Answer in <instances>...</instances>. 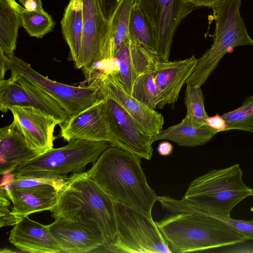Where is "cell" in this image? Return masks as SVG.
Here are the masks:
<instances>
[{
  "instance_id": "1",
  "label": "cell",
  "mask_w": 253,
  "mask_h": 253,
  "mask_svg": "<svg viewBox=\"0 0 253 253\" xmlns=\"http://www.w3.org/2000/svg\"><path fill=\"white\" fill-rule=\"evenodd\" d=\"M164 209L172 213L156 222L171 253L204 251L232 246L247 239L223 219L158 196Z\"/></svg>"
},
{
  "instance_id": "2",
  "label": "cell",
  "mask_w": 253,
  "mask_h": 253,
  "mask_svg": "<svg viewBox=\"0 0 253 253\" xmlns=\"http://www.w3.org/2000/svg\"><path fill=\"white\" fill-rule=\"evenodd\" d=\"M138 157L110 146L86 171L114 202L134 209L153 219L158 196L147 183Z\"/></svg>"
},
{
  "instance_id": "3",
  "label": "cell",
  "mask_w": 253,
  "mask_h": 253,
  "mask_svg": "<svg viewBox=\"0 0 253 253\" xmlns=\"http://www.w3.org/2000/svg\"><path fill=\"white\" fill-rule=\"evenodd\" d=\"M55 219L90 218L101 230L107 248L117 234L115 202L86 172L73 173L59 191L58 200L50 211Z\"/></svg>"
},
{
  "instance_id": "4",
  "label": "cell",
  "mask_w": 253,
  "mask_h": 253,
  "mask_svg": "<svg viewBox=\"0 0 253 253\" xmlns=\"http://www.w3.org/2000/svg\"><path fill=\"white\" fill-rule=\"evenodd\" d=\"M243 170L238 164L212 169L193 180L180 204L217 217H230L233 208L252 195V189L242 179Z\"/></svg>"
},
{
  "instance_id": "5",
  "label": "cell",
  "mask_w": 253,
  "mask_h": 253,
  "mask_svg": "<svg viewBox=\"0 0 253 253\" xmlns=\"http://www.w3.org/2000/svg\"><path fill=\"white\" fill-rule=\"evenodd\" d=\"M241 1L221 0L211 7L215 21L213 43L198 59L195 70L186 84L201 87L230 49L239 46L253 45V39L248 33L240 13Z\"/></svg>"
},
{
  "instance_id": "6",
  "label": "cell",
  "mask_w": 253,
  "mask_h": 253,
  "mask_svg": "<svg viewBox=\"0 0 253 253\" xmlns=\"http://www.w3.org/2000/svg\"><path fill=\"white\" fill-rule=\"evenodd\" d=\"M115 209L117 234L106 250L121 253H171L153 219L116 202Z\"/></svg>"
},
{
  "instance_id": "7",
  "label": "cell",
  "mask_w": 253,
  "mask_h": 253,
  "mask_svg": "<svg viewBox=\"0 0 253 253\" xmlns=\"http://www.w3.org/2000/svg\"><path fill=\"white\" fill-rule=\"evenodd\" d=\"M111 146L108 141L74 139L64 146L52 148L18 167L14 171L44 170L60 174L84 172Z\"/></svg>"
},
{
  "instance_id": "8",
  "label": "cell",
  "mask_w": 253,
  "mask_h": 253,
  "mask_svg": "<svg viewBox=\"0 0 253 253\" xmlns=\"http://www.w3.org/2000/svg\"><path fill=\"white\" fill-rule=\"evenodd\" d=\"M6 62L8 70L28 79L56 101L69 116L84 110L101 97L97 87L93 84L76 86L51 80L14 54L6 55Z\"/></svg>"
},
{
  "instance_id": "9",
  "label": "cell",
  "mask_w": 253,
  "mask_h": 253,
  "mask_svg": "<svg viewBox=\"0 0 253 253\" xmlns=\"http://www.w3.org/2000/svg\"><path fill=\"white\" fill-rule=\"evenodd\" d=\"M136 0L152 27L159 57L162 61H169L177 28L196 7L186 0Z\"/></svg>"
},
{
  "instance_id": "10",
  "label": "cell",
  "mask_w": 253,
  "mask_h": 253,
  "mask_svg": "<svg viewBox=\"0 0 253 253\" xmlns=\"http://www.w3.org/2000/svg\"><path fill=\"white\" fill-rule=\"evenodd\" d=\"M84 26L80 56L76 68L85 69L102 60L114 58L109 22L98 0H82Z\"/></svg>"
},
{
  "instance_id": "11",
  "label": "cell",
  "mask_w": 253,
  "mask_h": 253,
  "mask_svg": "<svg viewBox=\"0 0 253 253\" xmlns=\"http://www.w3.org/2000/svg\"><path fill=\"white\" fill-rule=\"evenodd\" d=\"M87 80L88 84L97 87L101 97H108L117 102L148 135L152 137L163 129V115L134 97L113 72L96 73Z\"/></svg>"
},
{
  "instance_id": "12",
  "label": "cell",
  "mask_w": 253,
  "mask_h": 253,
  "mask_svg": "<svg viewBox=\"0 0 253 253\" xmlns=\"http://www.w3.org/2000/svg\"><path fill=\"white\" fill-rule=\"evenodd\" d=\"M10 77L0 80V110L6 113L14 105L31 106L63 123L70 116L58 103L24 77L10 72Z\"/></svg>"
},
{
  "instance_id": "13",
  "label": "cell",
  "mask_w": 253,
  "mask_h": 253,
  "mask_svg": "<svg viewBox=\"0 0 253 253\" xmlns=\"http://www.w3.org/2000/svg\"><path fill=\"white\" fill-rule=\"evenodd\" d=\"M48 227L62 252L86 253L105 245L101 230L90 218L59 217Z\"/></svg>"
},
{
  "instance_id": "14",
  "label": "cell",
  "mask_w": 253,
  "mask_h": 253,
  "mask_svg": "<svg viewBox=\"0 0 253 253\" xmlns=\"http://www.w3.org/2000/svg\"><path fill=\"white\" fill-rule=\"evenodd\" d=\"M9 111L31 149L41 155L53 148L54 128L60 125L56 119L31 106L14 105Z\"/></svg>"
},
{
  "instance_id": "15",
  "label": "cell",
  "mask_w": 253,
  "mask_h": 253,
  "mask_svg": "<svg viewBox=\"0 0 253 253\" xmlns=\"http://www.w3.org/2000/svg\"><path fill=\"white\" fill-rule=\"evenodd\" d=\"M117 71H113L126 89L130 94L136 78L155 69L161 60L153 52L130 38L126 40L115 55Z\"/></svg>"
},
{
  "instance_id": "16",
  "label": "cell",
  "mask_w": 253,
  "mask_h": 253,
  "mask_svg": "<svg viewBox=\"0 0 253 253\" xmlns=\"http://www.w3.org/2000/svg\"><path fill=\"white\" fill-rule=\"evenodd\" d=\"M100 97L90 106L70 116L60 126V137L69 142L74 139L108 141L109 135Z\"/></svg>"
},
{
  "instance_id": "17",
  "label": "cell",
  "mask_w": 253,
  "mask_h": 253,
  "mask_svg": "<svg viewBox=\"0 0 253 253\" xmlns=\"http://www.w3.org/2000/svg\"><path fill=\"white\" fill-rule=\"evenodd\" d=\"M197 62L194 55L182 60L160 61L154 75L159 97L157 108L162 109L166 105L177 102L183 85L194 72Z\"/></svg>"
},
{
  "instance_id": "18",
  "label": "cell",
  "mask_w": 253,
  "mask_h": 253,
  "mask_svg": "<svg viewBox=\"0 0 253 253\" xmlns=\"http://www.w3.org/2000/svg\"><path fill=\"white\" fill-rule=\"evenodd\" d=\"M103 98L121 135L124 150L140 159L150 160L153 143L151 136L117 102L108 97Z\"/></svg>"
},
{
  "instance_id": "19",
  "label": "cell",
  "mask_w": 253,
  "mask_h": 253,
  "mask_svg": "<svg viewBox=\"0 0 253 253\" xmlns=\"http://www.w3.org/2000/svg\"><path fill=\"white\" fill-rule=\"evenodd\" d=\"M9 241L24 252L34 253H61L48 225L31 219L28 216L21 219L10 231Z\"/></svg>"
},
{
  "instance_id": "20",
  "label": "cell",
  "mask_w": 253,
  "mask_h": 253,
  "mask_svg": "<svg viewBox=\"0 0 253 253\" xmlns=\"http://www.w3.org/2000/svg\"><path fill=\"white\" fill-rule=\"evenodd\" d=\"M4 191L13 204L12 213L20 219L35 212L50 211L56 205L59 195L58 190L47 184Z\"/></svg>"
},
{
  "instance_id": "21",
  "label": "cell",
  "mask_w": 253,
  "mask_h": 253,
  "mask_svg": "<svg viewBox=\"0 0 253 253\" xmlns=\"http://www.w3.org/2000/svg\"><path fill=\"white\" fill-rule=\"evenodd\" d=\"M31 149L16 124L0 128V174L13 172L19 166L40 155Z\"/></svg>"
},
{
  "instance_id": "22",
  "label": "cell",
  "mask_w": 253,
  "mask_h": 253,
  "mask_svg": "<svg viewBox=\"0 0 253 253\" xmlns=\"http://www.w3.org/2000/svg\"><path fill=\"white\" fill-rule=\"evenodd\" d=\"M220 131L208 124L200 125L185 117L179 123L163 129L151 137L153 142L168 140L179 146L195 147L207 143Z\"/></svg>"
},
{
  "instance_id": "23",
  "label": "cell",
  "mask_w": 253,
  "mask_h": 253,
  "mask_svg": "<svg viewBox=\"0 0 253 253\" xmlns=\"http://www.w3.org/2000/svg\"><path fill=\"white\" fill-rule=\"evenodd\" d=\"M62 33L67 43L71 60L78 64L82 47L84 19L82 0H70L61 21Z\"/></svg>"
},
{
  "instance_id": "24",
  "label": "cell",
  "mask_w": 253,
  "mask_h": 253,
  "mask_svg": "<svg viewBox=\"0 0 253 253\" xmlns=\"http://www.w3.org/2000/svg\"><path fill=\"white\" fill-rule=\"evenodd\" d=\"M69 177L44 170L7 172L1 174L0 188L4 191L40 185H50L60 191Z\"/></svg>"
},
{
  "instance_id": "25",
  "label": "cell",
  "mask_w": 253,
  "mask_h": 253,
  "mask_svg": "<svg viewBox=\"0 0 253 253\" xmlns=\"http://www.w3.org/2000/svg\"><path fill=\"white\" fill-rule=\"evenodd\" d=\"M23 8L15 0H0V49L7 56L14 54Z\"/></svg>"
},
{
  "instance_id": "26",
  "label": "cell",
  "mask_w": 253,
  "mask_h": 253,
  "mask_svg": "<svg viewBox=\"0 0 253 253\" xmlns=\"http://www.w3.org/2000/svg\"><path fill=\"white\" fill-rule=\"evenodd\" d=\"M130 38L150 51L157 54V43L152 27L135 0L130 18Z\"/></svg>"
},
{
  "instance_id": "27",
  "label": "cell",
  "mask_w": 253,
  "mask_h": 253,
  "mask_svg": "<svg viewBox=\"0 0 253 253\" xmlns=\"http://www.w3.org/2000/svg\"><path fill=\"white\" fill-rule=\"evenodd\" d=\"M134 0H123L109 21L114 57L122 45L130 38V18Z\"/></svg>"
},
{
  "instance_id": "28",
  "label": "cell",
  "mask_w": 253,
  "mask_h": 253,
  "mask_svg": "<svg viewBox=\"0 0 253 253\" xmlns=\"http://www.w3.org/2000/svg\"><path fill=\"white\" fill-rule=\"evenodd\" d=\"M220 117L223 131L236 129L253 133V95L247 97L239 108Z\"/></svg>"
},
{
  "instance_id": "29",
  "label": "cell",
  "mask_w": 253,
  "mask_h": 253,
  "mask_svg": "<svg viewBox=\"0 0 253 253\" xmlns=\"http://www.w3.org/2000/svg\"><path fill=\"white\" fill-rule=\"evenodd\" d=\"M22 27L30 37L42 38L52 30L55 22L43 9L31 11L23 7L21 12Z\"/></svg>"
},
{
  "instance_id": "30",
  "label": "cell",
  "mask_w": 253,
  "mask_h": 253,
  "mask_svg": "<svg viewBox=\"0 0 253 253\" xmlns=\"http://www.w3.org/2000/svg\"><path fill=\"white\" fill-rule=\"evenodd\" d=\"M155 69L149 70L135 80L131 94L152 109L155 110L159 103L158 90L154 80Z\"/></svg>"
},
{
  "instance_id": "31",
  "label": "cell",
  "mask_w": 253,
  "mask_h": 253,
  "mask_svg": "<svg viewBox=\"0 0 253 253\" xmlns=\"http://www.w3.org/2000/svg\"><path fill=\"white\" fill-rule=\"evenodd\" d=\"M184 102L186 108L185 117L200 125L207 124L206 120L209 117L205 110L201 87L186 84Z\"/></svg>"
},
{
  "instance_id": "32",
  "label": "cell",
  "mask_w": 253,
  "mask_h": 253,
  "mask_svg": "<svg viewBox=\"0 0 253 253\" xmlns=\"http://www.w3.org/2000/svg\"><path fill=\"white\" fill-rule=\"evenodd\" d=\"M5 191L1 188L0 191V227L15 225L20 219L15 216L10 211V203Z\"/></svg>"
},
{
  "instance_id": "33",
  "label": "cell",
  "mask_w": 253,
  "mask_h": 253,
  "mask_svg": "<svg viewBox=\"0 0 253 253\" xmlns=\"http://www.w3.org/2000/svg\"><path fill=\"white\" fill-rule=\"evenodd\" d=\"M222 219L234 228L247 240H253V219L244 220L233 219L231 217Z\"/></svg>"
},
{
  "instance_id": "34",
  "label": "cell",
  "mask_w": 253,
  "mask_h": 253,
  "mask_svg": "<svg viewBox=\"0 0 253 253\" xmlns=\"http://www.w3.org/2000/svg\"><path fill=\"white\" fill-rule=\"evenodd\" d=\"M123 0H98L105 17L109 21L118 6Z\"/></svg>"
},
{
  "instance_id": "35",
  "label": "cell",
  "mask_w": 253,
  "mask_h": 253,
  "mask_svg": "<svg viewBox=\"0 0 253 253\" xmlns=\"http://www.w3.org/2000/svg\"><path fill=\"white\" fill-rule=\"evenodd\" d=\"M24 8L33 11L42 9V0H19Z\"/></svg>"
},
{
  "instance_id": "36",
  "label": "cell",
  "mask_w": 253,
  "mask_h": 253,
  "mask_svg": "<svg viewBox=\"0 0 253 253\" xmlns=\"http://www.w3.org/2000/svg\"><path fill=\"white\" fill-rule=\"evenodd\" d=\"M157 151L160 155L168 156L172 153L173 146L172 144L168 141H163L159 143L157 148Z\"/></svg>"
},
{
  "instance_id": "37",
  "label": "cell",
  "mask_w": 253,
  "mask_h": 253,
  "mask_svg": "<svg viewBox=\"0 0 253 253\" xmlns=\"http://www.w3.org/2000/svg\"><path fill=\"white\" fill-rule=\"evenodd\" d=\"M188 2L196 7L204 6L212 7L221 0H186Z\"/></svg>"
},
{
  "instance_id": "38",
  "label": "cell",
  "mask_w": 253,
  "mask_h": 253,
  "mask_svg": "<svg viewBox=\"0 0 253 253\" xmlns=\"http://www.w3.org/2000/svg\"><path fill=\"white\" fill-rule=\"evenodd\" d=\"M8 66L6 62V55L3 51L0 49V80H4V77Z\"/></svg>"
},
{
  "instance_id": "39",
  "label": "cell",
  "mask_w": 253,
  "mask_h": 253,
  "mask_svg": "<svg viewBox=\"0 0 253 253\" xmlns=\"http://www.w3.org/2000/svg\"><path fill=\"white\" fill-rule=\"evenodd\" d=\"M9 252H13V251L11 250H9L8 249H1L0 250V253H9Z\"/></svg>"
},
{
  "instance_id": "40",
  "label": "cell",
  "mask_w": 253,
  "mask_h": 253,
  "mask_svg": "<svg viewBox=\"0 0 253 253\" xmlns=\"http://www.w3.org/2000/svg\"><path fill=\"white\" fill-rule=\"evenodd\" d=\"M252 191H253V193H252V196H253V189H252Z\"/></svg>"
}]
</instances>
